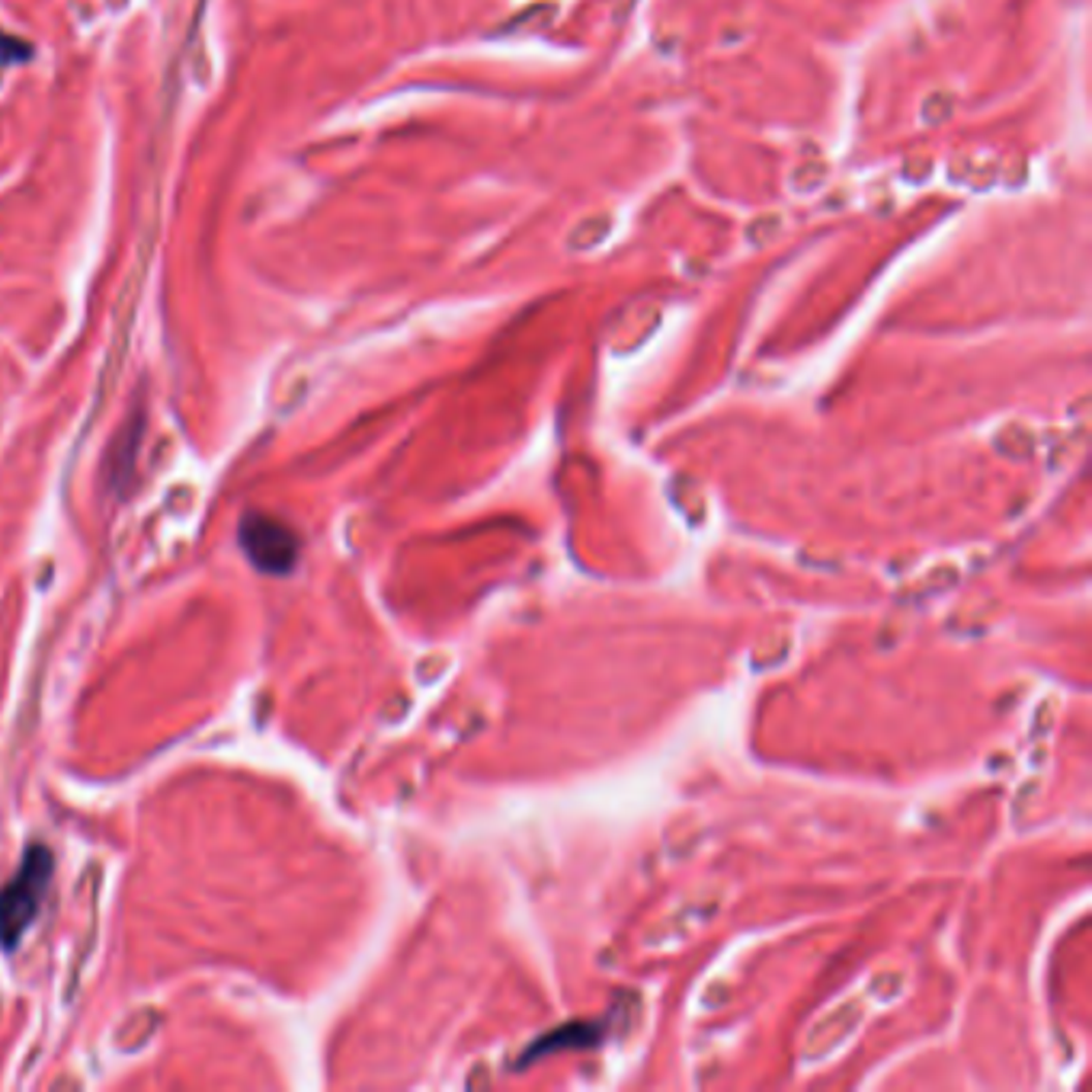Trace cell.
<instances>
[{
	"instance_id": "1",
	"label": "cell",
	"mask_w": 1092,
	"mask_h": 1092,
	"mask_svg": "<svg viewBox=\"0 0 1092 1092\" xmlns=\"http://www.w3.org/2000/svg\"><path fill=\"white\" fill-rule=\"evenodd\" d=\"M55 875V858L42 843H32L23 852V862L13 878L0 887V948L13 951L26 930L36 922L46 893Z\"/></svg>"
},
{
	"instance_id": "2",
	"label": "cell",
	"mask_w": 1092,
	"mask_h": 1092,
	"mask_svg": "<svg viewBox=\"0 0 1092 1092\" xmlns=\"http://www.w3.org/2000/svg\"><path fill=\"white\" fill-rule=\"evenodd\" d=\"M238 545L250 565L270 577L292 574L302 551L295 528L270 513H247L238 525Z\"/></svg>"
}]
</instances>
